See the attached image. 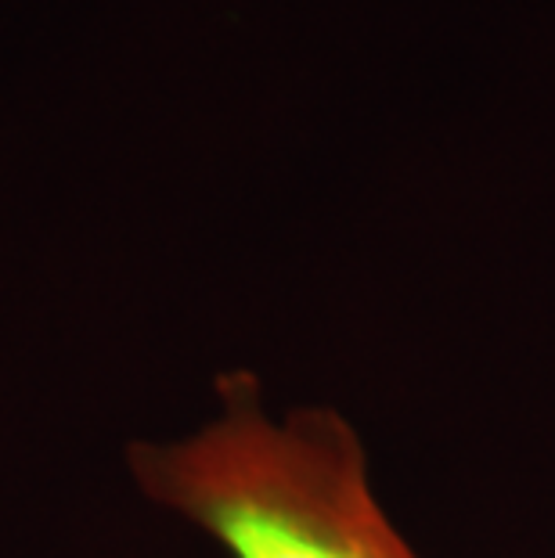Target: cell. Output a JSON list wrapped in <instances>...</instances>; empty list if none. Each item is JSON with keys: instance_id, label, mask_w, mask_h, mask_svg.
<instances>
[{"instance_id": "cell-1", "label": "cell", "mask_w": 555, "mask_h": 558, "mask_svg": "<svg viewBox=\"0 0 555 558\" xmlns=\"http://www.w3.org/2000/svg\"><path fill=\"white\" fill-rule=\"evenodd\" d=\"M126 476L228 558H422L375 494L353 422L322 403L278 408L245 367L217 375L192 429L134 439Z\"/></svg>"}]
</instances>
